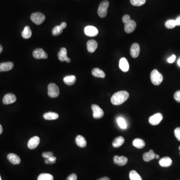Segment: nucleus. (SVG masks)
<instances>
[{
    "label": "nucleus",
    "mask_w": 180,
    "mask_h": 180,
    "mask_svg": "<svg viewBox=\"0 0 180 180\" xmlns=\"http://www.w3.org/2000/svg\"><path fill=\"white\" fill-rule=\"evenodd\" d=\"M159 164L162 167H169L172 164V160L169 157H165L160 159Z\"/></svg>",
    "instance_id": "20"
},
{
    "label": "nucleus",
    "mask_w": 180,
    "mask_h": 180,
    "mask_svg": "<svg viewBox=\"0 0 180 180\" xmlns=\"http://www.w3.org/2000/svg\"><path fill=\"white\" fill-rule=\"evenodd\" d=\"M3 133V128L2 126L0 124V135Z\"/></svg>",
    "instance_id": "44"
},
{
    "label": "nucleus",
    "mask_w": 180,
    "mask_h": 180,
    "mask_svg": "<svg viewBox=\"0 0 180 180\" xmlns=\"http://www.w3.org/2000/svg\"><path fill=\"white\" fill-rule=\"evenodd\" d=\"M177 65H178L179 67H180V58H179L177 61Z\"/></svg>",
    "instance_id": "45"
},
{
    "label": "nucleus",
    "mask_w": 180,
    "mask_h": 180,
    "mask_svg": "<svg viewBox=\"0 0 180 180\" xmlns=\"http://www.w3.org/2000/svg\"><path fill=\"white\" fill-rule=\"evenodd\" d=\"M129 97V94L125 91H119L115 93L111 99L112 104L118 106L124 103Z\"/></svg>",
    "instance_id": "1"
},
{
    "label": "nucleus",
    "mask_w": 180,
    "mask_h": 180,
    "mask_svg": "<svg viewBox=\"0 0 180 180\" xmlns=\"http://www.w3.org/2000/svg\"><path fill=\"white\" fill-rule=\"evenodd\" d=\"M176 26L175 20H169L165 23V27L168 29H173Z\"/></svg>",
    "instance_id": "32"
},
{
    "label": "nucleus",
    "mask_w": 180,
    "mask_h": 180,
    "mask_svg": "<svg viewBox=\"0 0 180 180\" xmlns=\"http://www.w3.org/2000/svg\"><path fill=\"white\" fill-rule=\"evenodd\" d=\"M14 67V64L12 62H4L0 63V72L9 71Z\"/></svg>",
    "instance_id": "17"
},
{
    "label": "nucleus",
    "mask_w": 180,
    "mask_h": 180,
    "mask_svg": "<svg viewBox=\"0 0 180 180\" xmlns=\"http://www.w3.org/2000/svg\"><path fill=\"white\" fill-rule=\"evenodd\" d=\"M2 51H3V47L0 45V54L1 53Z\"/></svg>",
    "instance_id": "46"
},
{
    "label": "nucleus",
    "mask_w": 180,
    "mask_h": 180,
    "mask_svg": "<svg viewBox=\"0 0 180 180\" xmlns=\"http://www.w3.org/2000/svg\"><path fill=\"white\" fill-rule=\"evenodd\" d=\"M92 74L94 77H97V78H104L106 75L105 73L102 70L96 68L93 70L92 71Z\"/></svg>",
    "instance_id": "25"
},
{
    "label": "nucleus",
    "mask_w": 180,
    "mask_h": 180,
    "mask_svg": "<svg viewBox=\"0 0 180 180\" xmlns=\"http://www.w3.org/2000/svg\"><path fill=\"white\" fill-rule=\"evenodd\" d=\"M174 99L177 102L180 103V90L178 91L174 94Z\"/></svg>",
    "instance_id": "38"
},
{
    "label": "nucleus",
    "mask_w": 180,
    "mask_h": 180,
    "mask_svg": "<svg viewBox=\"0 0 180 180\" xmlns=\"http://www.w3.org/2000/svg\"><path fill=\"white\" fill-rule=\"evenodd\" d=\"M58 58L61 62L66 61L68 63H70L71 60L67 57V51L65 48H62L58 54Z\"/></svg>",
    "instance_id": "9"
},
{
    "label": "nucleus",
    "mask_w": 180,
    "mask_h": 180,
    "mask_svg": "<svg viewBox=\"0 0 180 180\" xmlns=\"http://www.w3.org/2000/svg\"><path fill=\"white\" fill-rule=\"evenodd\" d=\"M163 117L161 113H157L154 115L152 116L149 119V122L152 125H158L163 120Z\"/></svg>",
    "instance_id": "8"
},
{
    "label": "nucleus",
    "mask_w": 180,
    "mask_h": 180,
    "mask_svg": "<svg viewBox=\"0 0 180 180\" xmlns=\"http://www.w3.org/2000/svg\"><path fill=\"white\" fill-rule=\"evenodd\" d=\"M98 180H110V179L108 177H105L101 178L100 179H98Z\"/></svg>",
    "instance_id": "43"
},
{
    "label": "nucleus",
    "mask_w": 180,
    "mask_h": 180,
    "mask_svg": "<svg viewBox=\"0 0 180 180\" xmlns=\"http://www.w3.org/2000/svg\"><path fill=\"white\" fill-rule=\"evenodd\" d=\"M38 180H54V178L49 174H41L39 176Z\"/></svg>",
    "instance_id": "30"
},
{
    "label": "nucleus",
    "mask_w": 180,
    "mask_h": 180,
    "mask_svg": "<svg viewBox=\"0 0 180 180\" xmlns=\"http://www.w3.org/2000/svg\"><path fill=\"white\" fill-rule=\"evenodd\" d=\"M109 6V2L105 0L101 3L98 10V15L101 18H105L107 14V10Z\"/></svg>",
    "instance_id": "3"
},
{
    "label": "nucleus",
    "mask_w": 180,
    "mask_h": 180,
    "mask_svg": "<svg viewBox=\"0 0 180 180\" xmlns=\"http://www.w3.org/2000/svg\"><path fill=\"white\" fill-rule=\"evenodd\" d=\"M33 57L36 59H46L48 57V54L42 49L35 50L33 53Z\"/></svg>",
    "instance_id": "7"
},
{
    "label": "nucleus",
    "mask_w": 180,
    "mask_h": 180,
    "mask_svg": "<svg viewBox=\"0 0 180 180\" xmlns=\"http://www.w3.org/2000/svg\"><path fill=\"white\" fill-rule=\"evenodd\" d=\"M7 158L12 164L14 165H18L21 162V159L20 157L15 154H9L7 156Z\"/></svg>",
    "instance_id": "19"
},
{
    "label": "nucleus",
    "mask_w": 180,
    "mask_h": 180,
    "mask_svg": "<svg viewBox=\"0 0 180 180\" xmlns=\"http://www.w3.org/2000/svg\"><path fill=\"white\" fill-rule=\"evenodd\" d=\"M176 56L175 55H172L170 58H168L167 60L168 63H169L172 64L174 62H175L176 60Z\"/></svg>",
    "instance_id": "39"
},
{
    "label": "nucleus",
    "mask_w": 180,
    "mask_h": 180,
    "mask_svg": "<svg viewBox=\"0 0 180 180\" xmlns=\"http://www.w3.org/2000/svg\"><path fill=\"white\" fill-rule=\"evenodd\" d=\"M77 176L75 174H72L68 177L66 180H77Z\"/></svg>",
    "instance_id": "40"
},
{
    "label": "nucleus",
    "mask_w": 180,
    "mask_h": 180,
    "mask_svg": "<svg viewBox=\"0 0 180 180\" xmlns=\"http://www.w3.org/2000/svg\"><path fill=\"white\" fill-rule=\"evenodd\" d=\"M125 142V139L122 136H119L115 139L113 141V146L114 148L120 147Z\"/></svg>",
    "instance_id": "24"
},
{
    "label": "nucleus",
    "mask_w": 180,
    "mask_h": 180,
    "mask_svg": "<svg viewBox=\"0 0 180 180\" xmlns=\"http://www.w3.org/2000/svg\"><path fill=\"white\" fill-rule=\"evenodd\" d=\"M133 145L138 149H142L145 146V142L142 139L137 138L134 140Z\"/></svg>",
    "instance_id": "27"
},
{
    "label": "nucleus",
    "mask_w": 180,
    "mask_h": 180,
    "mask_svg": "<svg viewBox=\"0 0 180 180\" xmlns=\"http://www.w3.org/2000/svg\"><path fill=\"white\" fill-rule=\"evenodd\" d=\"M175 21H176V25L178 26H180V16L178 17L177 18H176Z\"/></svg>",
    "instance_id": "41"
},
{
    "label": "nucleus",
    "mask_w": 180,
    "mask_h": 180,
    "mask_svg": "<svg viewBox=\"0 0 180 180\" xmlns=\"http://www.w3.org/2000/svg\"><path fill=\"white\" fill-rule=\"evenodd\" d=\"M146 0H130L131 4L135 6H141L146 3Z\"/></svg>",
    "instance_id": "34"
},
{
    "label": "nucleus",
    "mask_w": 180,
    "mask_h": 180,
    "mask_svg": "<svg viewBox=\"0 0 180 180\" xmlns=\"http://www.w3.org/2000/svg\"><path fill=\"white\" fill-rule=\"evenodd\" d=\"M140 51V48L139 44L137 43H134L131 46L130 49V54L132 57L133 58H137L139 56Z\"/></svg>",
    "instance_id": "13"
},
{
    "label": "nucleus",
    "mask_w": 180,
    "mask_h": 180,
    "mask_svg": "<svg viewBox=\"0 0 180 180\" xmlns=\"http://www.w3.org/2000/svg\"><path fill=\"white\" fill-rule=\"evenodd\" d=\"M179 150H180V147H179Z\"/></svg>",
    "instance_id": "49"
},
{
    "label": "nucleus",
    "mask_w": 180,
    "mask_h": 180,
    "mask_svg": "<svg viewBox=\"0 0 180 180\" xmlns=\"http://www.w3.org/2000/svg\"><path fill=\"white\" fill-rule=\"evenodd\" d=\"M156 154L154 151L150 150L149 152H146L143 154V159L145 162H149L155 158Z\"/></svg>",
    "instance_id": "21"
},
{
    "label": "nucleus",
    "mask_w": 180,
    "mask_h": 180,
    "mask_svg": "<svg viewBox=\"0 0 180 180\" xmlns=\"http://www.w3.org/2000/svg\"><path fill=\"white\" fill-rule=\"evenodd\" d=\"M45 18V16L40 12L34 13L31 16V20L34 23L37 25H40L43 23Z\"/></svg>",
    "instance_id": "4"
},
{
    "label": "nucleus",
    "mask_w": 180,
    "mask_h": 180,
    "mask_svg": "<svg viewBox=\"0 0 180 180\" xmlns=\"http://www.w3.org/2000/svg\"><path fill=\"white\" fill-rule=\"evenodd\" d=\"M76 142L77 145L81 148H85L87 145L85 138L81 135H78L76 137Z\"/></svg>",
    "instance_id": "22"
},
{
    "label": "nucleus",
    "mask_w": 180,
    "mask_h": 180,
    "mask_svg": "<svg viewBox=\"0 0 180 180\" xmlns=\"http://www.w3.org/2000/svg\"><path fill=\"white\" fill-rule=\"evenodd\" d=\"M117 123H118L119 126L120 127L121 129H125L127 127L125 120L122 117H119L117 119Z\"/></svg>",
    "instance_id": "33"
},
{
    "label": "nucleus",
    "mask_w": 180,
    "mask_h": 180,
    "mask_svg": "<svg viewBox=\"0 0 180 180\" xmlns=\"http://www.w3.org/2000/svg\"><path fill=\"white\" fill-rule=\"evenodd\" d=\"M87 46L88 52L94 53L98 47V44L95 40H90L87 42Z\"/></svg>",
    "instance_id": "18"
},
{
    "label": "nucleus",
    "mask_w": 180,
    "mask_h": 180,
    "mask_svg": "<svg viewBox=\"0 0 180 180\" xmlns=\"http://www.w3.org/2000/svg\"><path fill=\"white\" fill-rule=\"evenodd\" d=\"M150 77L152 83L155 86L160 85L163 80L162 74L156 69L152 71Z\"/></svg>",
    "instance_id": "2"
},
{
    "label": "nucleus",
    "mask_w": 180,
    "mask_h": 180,
    "mask_svg": "<svg viewBox=\"0 0 180 180\" xmlns=\"http://www.w3.org/2000/svg\"><path fill=\"white\" fill-rule=\"evenodd\" d=\"M16 97L13 94H7L3 98V103L5 105H9L14 103L16 102Z\"/></svg>",
    "instance_id": "11"
},
{
    "label": "nucleus",
    "mask_w": 180,
    "mask_h": 180,
    "mask_svg": "<svg viewBox=\"0 0 180 180\" xmlns=\"http://www.w3.org/2000/svg\"><path fill=\"white\" fill-rule=\"evenodd\" d=\"M92 109L93 111L94 118L99 119L103 117L104 112L98 105L93 104L92 105Z\"/></svg>",
    "instance_id": "6"
},
{
    "label": "nucleus",
    "mask_w": 180,
    "mask_h": 180,
    "mask_svg": "<svg viewBox=\"0 0 180 180\" xmlns=\"http://www.w3.org/2000/svg\"><path fill=\"white\" fill-rule=\"evenodd\" d=\"M136 26V23L133 20H131L127 23L125 24V31L127 33L130 34L135 30Z\"/></svg>",
    "instance_id": "14"
},
{
    "label": "nucleus",
    "mask_w": 180,
    "mask_h": 180,
    "mask_svg": "<svg viewBox=\"0 0 180 180\" xmlns=\"http://www.w3.org/2000/svg\"><path fill=\"white\" fill-rule=\"evenodd\" d=\"M84 32L87 36L89 37H95L98 34L99 31L98 29L95 27L88 26L86 27L84 29Z\"/></svg>",
    "instance_id": "10"
},
{
    "label": "nucleus",
    "mask_w": 180,
    "mask_h": 180,
    "mask_svg": "<svg viewBox=\"0 0 180 180\" xmlns=\"http://www.w3.org/2000/svg\"><path fill=\"white\" fill-rule=\"evenodd\" d=\"M63 29L61 27L60 25H58L55 27L52 30V34L53 36H57L62 34Z\"/></svg>",
    "instance_id": "31"
},
{
    "label": "nucleus",
    "mask_w": 180,
    "mask_h": 180,
    "mask_svg": "<svg viewBox=\"0 0 180 180\" xmlns=\"http://www.w3.org/2000/svg\"><path fill=\"white\" fill-rule=\"evenodd\" d=\"M129 177L130 180H142L140 175L135 170L131 171L130 172Z\"/></svg>",
    "instance_id": "29"
},
{
    "label": "nucleus",
    "mask_w": 180,
    "mask_h": 180,
    "mask_svg": "<svg viewBox=\"0 0 180 180\" xmlns=\"http://www.w3.org/2000/svg\"><path fill=\"white\" fill-rule=\"evenodd\" d=\"M53 156V153L51 152H44L42 154V156L43 158H45V159H48L51 156Z\"/></svg>",
    "instance_id": "36"
},
{
    "label": "nucleus",
    "mask_w": 180,
    "mask_h": 180,
    "mask_svg": "<svg viewBox=\"0 0 180 180\" xmlns=\"http://www.w3.org/2000/svg\"><path fill=\"white\" fill-rule=\"evenodd\" d=\"M40 142V139L38 136H34L30 139L28 143V147L30 149H34L38 146Z\"/></svg>",
    "instance_id": "12"
},
{
    "label": "nucleus",
    "mask_w": 180,
    "mask_h": 180,
    "mask_svg": "<svg viewBox=\"0 0 180 180\" xmlns=\"http://www.w3.org/2000/svg\"><path fill=\"white\" fill-rule=\"evenodd\" d=\"M63 81L65 84L67 85H73L76 82V77L74 75L66 76L64 78Z\"/></svg>",
    "instance_id": "23"
},
{
    "label": "nucleus",
    "mask_w": 180,
    "mask_h": 180,
    "mask_svg": "<svg viewBox=\"0 0 180 180\" xmlns=\"http://www.w3.org/2000/svg\"><path fill=\"white\" fill-rule=\"evenodd\" d=\"M32 31L29 26H26L22 33V36L23 38L28 39L32 37Z\"/></svg>",
    "instance_id": "28"
},
{
    "label": "nucleus",
    "mask_w": 180,
    "mask_h": 180,
    "mask_svg": "<svg viewBox=\"0 0 180 180\" xmlns=\"http://www.w3.org/2000/svg\"><path fill=\"white\" fill-rule=\"evenodd\" d=\"M155 158L157 159H159L160 158L159 156L158 155H156Z\"/></svg>",
    "instance_id": "47"
},
{
    "label": "nucleus",
    "mask_w": 180,
    "mask_h": 180,
    "mask_svg": "<svg viewBox=\"0 0 180 180\" xmlns=\"http://www.w3.org/2000/svg\"><path fill=\"white\" fill-rule=\"evenodd\" d=\"M119 67L124 72H127L129 70V64L126 58H122L119 62Z\"/></svg>",
    "instance_id": "16"
},
{
    "label": "nucleus",
    "mask_w": 180,
    "mask_h": 180,
    "mask_svg": "<svg viewBox=\"0 0 180 180\" xmlns=\"http://www.w3.org/2000/svg\"><path fill=\"white\" fill-rule=\"evenodd\" d=\"M0 180H2L1 177V176H0Z\"/></svg>",
    "instance_id": "48"
},
{
    "label": "nucleus",
    "mask_w": 180,
    "mask_h": 180,
    "mask_svg": "<svg viewBox=\"0 0 180 180\" xmlns=\"http://www.w3.org/2000/svg\"><path fill=\"white\" fill-rule=\"evenodd\" d=\"M130 20H131V18H130V16L128 15H126L123 17L122 21L124 24L127 23Z\"/></svg>",
    "instance_id": "37"
},
{
    "label": "nucleus",
    "mask_w": 180,
    "mask_h": 180,
    "mask_svg": "<svg viewBox=\"0 0 180 180\" xmlns=\"http://www.w3.org/2000/svg\"><path fill=\"white\" fill-rule=\"evenodd\" d=\"M60 26L64 30V29L66 28V27H67V24H66V23H65V22H63V23H62L61 24Z\"/></svg>",
    "instance_id": "42"
},
{
    "label": "nucleus",
    "mask_w": 180,
    "mask_h": 180,
    "mask_svg": "<svg viewBox=\"0 0 180 180\" xmlns=\"http://www.w3.org/2000/svg\"><path fill=\"white\" fill-rule=\"evenodd\" d=\"M44 118L47 120H56L59 118V115L56 113L54 112H48L43 116Z\"/></svg>",
    "instance_id": "26"
},
{
    "label": "nucleus",
    "mask_w": 180,
    "mask_h": 180,
    "mask_svg": "<svg viewBox=\"0 0 180 180\" xmlns=\"http://www.w3.org/2000/svg\"><path fill=\"white\" fill-rule=\"evenodd\" d=\"M49 96L51 98H56L60 94V90L58 86L54 84L51 83L48 86Z\"/></svg>",
    "instance_id": "5"
},
{
    "label": "nucleus",
    "mask_w": 180,
    "mask_h": 180,
    "mask_svg": "<svg viewBox=\"0 0 180 180\" xmlns=\"http://www.w3.org/2000/svg\"><path fill=\"white\" fill-rule=\"evenodd\" d=\"M114 161L116 164L122 166L125 165L128 163V160L127 158L124 156H115L114 158Z\"/></svg>",
    "instance_id": "15"
},
{
    "label": "nucleus",
    "mask_w": 180,
    "mask_h": 180,
    "mask_svg": "<svg viewBox=\"0 0 180 180\" xmlns=\"http://www.w3.org/2000/svg\"><path fill=\"white\" fill-rule=\"evenodd\" d=\"M175 136L178 140L180 141V128H177L174 131Z\"/></svg>",
    "instance_id": "35"
}]
</instances>
